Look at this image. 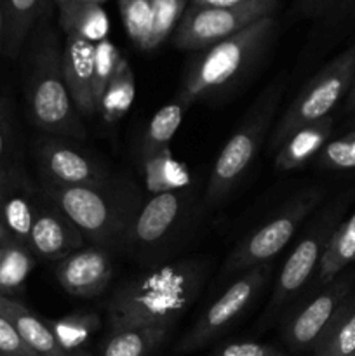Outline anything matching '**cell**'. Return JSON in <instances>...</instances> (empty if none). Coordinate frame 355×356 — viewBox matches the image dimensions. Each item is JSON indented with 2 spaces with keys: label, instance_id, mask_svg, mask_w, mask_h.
I'll use <instances>...</instances> for the list:
<instances>
[{
  "label": "cell",
  "instance_id": "cell-40",
  "mask_svg": "<svg viewBox=\"0 0 355 356\" xmlns=\"http://www.w3.org/2000/svg\"><path fill=\"white\" fill-rule=\"evenodd\" d=\"M3 37H6V13H3V0H0V52L3 49Z\"/></svg>",
  "mask_w": 355,
  "mask_h": 356
},
{
  "label": "cell",
  "instance_id": "cell-36",
  "mask_svg": "<svg viewBox=\"0 0 355 356\" xmlns=\"http://www.w3.org/2000/svg\"><path fill=\"white\" fill-rule=\"evenodd\" d=\"M10 138H13V125H10L9 104L0 96V170L9 165L7 153H9Z\"/></svg>",
  "mask_w": 355,
  "mask_h": 356
},
{
  "label": "cell",
  "instance_id": "cell-13",
  "mask_svg": "<svg viewBox=\"0 0 355 356\" xmlns=\"http://www.w3.org/2000/svg\"><path fill=\"white\" fill-rule=\"evenodd\" d=\"M44 193L14 163L0 170V229L7 240L28 247Z\"/></svg>",
  "mask_w": 355,
  "mask_h": 356
},
{
  "label": "cell",
  "instance_id": "cell-45",
  "mask_svg": "<svg viewBox=\"0 0 355 356\" xmlns=\"http://www.w3.org/2000/svg\"><path fill=\"white\" fill-rule=\"evenodd\" d=\"M268 356H284V355H282V353H278L277 350H274V351H271V353L268 355Z\"/></svg>",
  "mask_w": 355,
  "mask_h": 356
},
{
  "label": "cell",
  "instance_id": "cell-19",
  "mask_svg": "<svg viewBox=\"0 0 355 356\" xmlns=\"http://www.w3.org/2000/svg\"><path fill=\"white\" fill-rule=\"evenodd\" d=\"M0 313L14 325L28 348L38 356H68L56 341L47 322L9 296H0Z\"/></svg>",
  "mask_w": 355,
  "mask_h": 356
},
{
  "label": "cell",
  "instance_id": "cell-10",
  "mask_svg": "<svg viewBox=\"0 0 355 356\" xmlns=\"http://www.w3.org/2000/svg\"><path fill=\"white\" fill-rule=\"evenodd\" d=\"M270 275V264H261L244 271L239 278L226 287V291L205 309L190 332L178 344L176 353H190L200 350L211 341L218 339L226 332L247 308L267 284Z\"/></svg>",
  "mask_w": 355,
  "mask_h": 356
},
{
  "label": "cell",
  "instance_id": "cell-12",
  "mask_svg": "<svg viewBox=\"0 0 355 356\" xmlns=\"http://www.w3.org/2000/svg\"><path fill=\"white\" fill-rule=\"evenodd\" d=\"M42 184L49 186H101L110 179L104 163L63 138L47 136L35 143Z\"/></svg>",
  "mask_w": 355,
  "mask_h": 356
},
{
  "label": "cell",
  "instance_id": "cell-2",
  "mask_svg": "<svg viewBox=\"0 0 355 356\" xmlns=\"http://www.w3.org/2000/svg\"><path fill=\"white\" fill-rule=\"evenodd\" d=\"M42 191L94 247L106 252L129 249L136 216L145 202L131 179H108L101 186L42 184Z\"/></svg>",
  "mask_w": 355,
  "mask_h": 356
},
{
  "label": "cell",
  "instance_id": "cell-11",
  "mask_svg": "<svg viewBox=\"0 0 355 356\" xmlns=\"http://www.w3.org/2000/svg\"><path fill=\"white\" fill-rule=\"evenodd\" d=\"M191 198L194 191L190 186L150 195L136 216L129 249L143 259L159 256L187 225Z\"/></svg>",
  "mask_w": 355,
  "mask_h": 356
},
{
  "label": "cell",
  "instance_id": "cell-3",
  "mask_svg": "<svg viewBox=\"0 0 355 356\" xmlns=\"http://www.w3.org/2000/svg\"><path fill=\"white\" fill-rule=\"evenodd\" d=\"M58 35L45 28L33 42L26 79L28 115L37 129L63 139H86L82 117L73 104L61 66Z\"/></svg>",
  "mask_w": 355,
  "mask_h": 356
},
{
  "label": "cell",
  "instance_id": "cell-26",
  "mask_svg": "<svg viewBox=\"0 0 355 356\" xmlns=\"http://www.w3.org/2000/svg\"><path fill=\"white\" fill-rule=\"evenodd\" d=\"M190 106L184 103L181 97H174L171 103L164 104L159 111L152 117L148 122L143 134L141 141V156H148L152 153L160 152V149L169 148L171 139L180 129L181 122H183L184 111Z\"/></svg>",
  "mask_w": 355,
  "mask_h": 356
},
{
  "label": "cell",
  "instance_id": "cell-48",
  "mask_svg": "<svg viewBox=\"0 0 355 356\" xmlns=\"http://www.w3.org/2000/svg\"><path fill=\"white\" fill-rule=\"evenodd\" d=\"M354 356H355V355H354Z\"/></svg>",
  "mask_w": 355,
  "mask_h": 356
},
{
  "label": "cell",
  "instance_id": "cell-37",
  "mask_svg": "<svg viewBox=\"0 0 355 356\" xmlns=\"http://www.w3.org/2000/svg\"><path fill=\"white\" fill-rule=\"evenodd\" d=\"M274 348L260 343H233L221 348L212 356H268Z\"/></svg>",
  "mask_w": 355,
  "mask_h": 356
},
{
  "label": "cell",
  "instance_id": "cell-16",
  "mask_svg": "<svg viewBox=\"0 0 355 356\" xmlns=\"http://www.w3.org/2000/svg\"><path fill=\"white\" fill-rule=\"evenodd\" d=\"M84 240L86 238L80 229L70 221L68 216L44 195L28 238V249L31 254L40 259L58 263L82 249Z\"/></svg>",
  "mask_w": 355,
  "mask_h": 356
},
{
  "label": "cell",
  "instance_id": "cell-43",
  "mask_svg": "<svg viewBox=\"0 0 355 356\" xmlns=\"http://www.w3.org/2000/svg\"><path fill=\"white\" fill-rule=\"evenodd\" d=\"M348 302H352V305H355V291L352 292V296L348 298Z\"/></svg>",
  "mask_w": 355,
  "mask_h": 356
},
{
  "label": "cell",
  "instance_id": "cell-9",
  "mask_svg": "<svg viewBox=\"0 0 355 356\" xmlns=\"http://www.w3.org/2000/svg\"><path fill=\"white\" fill-rule=\"evenodd\" d=\"M277 0H249L233 7L188 6L173 33L174 47L202 51L239 33L249 24L274 16Z\"/></svg>",
  "mask_w": 355,
  "mask_h": 356
},
{
  "label": "cell",
  "instance_id": "cell-25",
  "mask_svg": "<svg viewBox=\"0 0 355 356\" xmlns=\"http://www.w3.org/2000/svg\"><path fill=\"white\" fill-rule=\"evenodd\" d=\"M315 356L355 355V305L345 302L312 348Z\"/></svg>",
  "mask_w": 355,
  "mask_h": 356
},
{
  "label": "cell",
  "instance_id": "cell-32",
  "mask_svg": "<svg viewBox=\"0 0 355 356\" xmlns=\"http://www.w3.org/2000/svg\"><path fill=\"white\" fill-rule=\"evenodd\" d=\"M319 169L354 170L355 169V129L336 139H329L315 156Z\"/></svg>",
  "mask_w": 355,
  "mask_h": 356
},
{
  "label": "cell",
  "instance_id": "cell-27",
  "mask_svg": "<svg viewBox=\"0 0 355 356\" xmlns=\"http://www.w3.org/2000/svg\"><path fill=\"white\" fill-rule=\"evenodd\" d=\"M136 97V79L131 65L122 58L117 73L111 79L110 86L103 92L100 101V115L104 124H115L122 120L131 110Z\"/></svg>",
  "mask_w": 355,
  "mask_h": 356
},
{
  "label": "cell",
  "instance_id": "cell-22",
  "mask_svg": "<svg viewBox=\"0 0 355 356\" xmlns=\"http://www.w3.org/2000/svg\"><path fill=\"white\" fill-rule=\"evenodd\" d=\"M141 169L146 191L150 195L183 190V188L190 186V174H188L187 167L174 159L171 148L143 156Z\"/></svg>",
  "mask_w": 355,
  "mask_h": 356
},
{
  "label": "cell",
  "instance_id": "cell-17",
  "mask_svg": "<svg viewBox=\"0 0 355 356\" xmlns=\"http://www.w3.org/2000/svg\"><path fill=\"white\" fill-rule=\"evenodd\" d=\"M94 59L96 44L80 35H66L61 49L63 76L77 111L86 118L97 113V101L94 96Z\"/></svg>",
  "mask_w": 355,
  "mask_h": 356
},
{
  "label": "cell",
  "instance_id": "cell-30",
  "mask_svg": "<svg viewBox=\"0 0 355 356\" xmlns=\"http://www.w3.org/2000/svg\"><path fill=\"white\" fill-rule=\"evenodd\" d=\"M187 7L188 0H153L152 30L146 51L157 49L164 40H167L171 33H174Z\"/></svg>",
  "mask_w": 355,
  "mask_h": 356
},
{
  "label": "cell",
  "instance_id": "cell-38",
  "mask_svg": "<svg viewBox=\"0 0 355 356\" xmlns=\"http://www.w3.org/2000/svg\"><path fill=\"white\" fill-rule=\"evenodd\" d=\"M188 2H190L188 6L195 7H233L249 0H188Z\"/></svg>",
  "mask_w": 355,
  "mask_h": 356
},
{
  "label": "cell",
  "instance_id": "cell-1",
  "mask_svg": "<svg viewBox=\"0 0 355 356\" xmlns=\"http://www.w3.org/2000/svg\"><path fill=\"white\" fill-rule=\"evenodd\" d=\"M204 261L184 259L152 266L122 284L106 306L110 330L127 327H174L205 282Z\"/></svg>",
  "mask_w": 355,
  "mask_h": 356
},
{
  "label": "cell",
  "instance_id": "cell-15",
  "mask_svg": "<svg viewBox=\"0 0 355 356\" xmlns=\"http://www.w3.org/2000/svg\"><path fill=\"white\" fill-rule=\"evenodd\" d=\"M54 273L66 294L82 299L97 298L113 278V261L106 250L89 247L58 261Z\"/></svg>",
  "mask_w": 355,
  "mask_h": 356
},
{
  "label": "cell",
  "instance_id": "cell-18",
  "mask_svg": "<svg viewBox=\"0 0 355 356\" xmlns=\"http://www.w3.org/2000/svg\"><path fill=\"white\" fill-rule=\"evenodd\" d=\"M333 127L334 118L329 115L292 132L277 148L275 169L278 172H289V170L301 169L303 165H306L310 160L319 155L324 145L329 141Z\"/></svg>",
  "mask_w": 355,
  "mask_h": 356
},
{
  "label": "cell",
  "instance_id": "cell-4",
  "mask_svg": "<svg viewBox=\"0 0 355 356\" xmlns=\"http://www.w3.org/2000/svg\"><path fill=\"white\" fill-rule=\"evenodd\" d=\"M274 31L275 17L267 16L205 49L191 65L178 97L191 104L235 82L260 59Z\"/></svg>",
  "mask_w": 355,
  "mask_h": 356
},
{
  "label": "cell",
  "instance_id": "cell-44",
  "mask_svg": "<svg viewBox=\"0 0 355 356\" xmlns=\"http://www.w3.org/2000/svg\"><path fill=\"white\" fill-rule=\"evenodd\" d=\"M6 235H3V233H2V229H0V243H2V242H6Z\"/></svg>",
  "mask_w": 355,
  "mask_h": 356
},
{
  "label": "cell",
  "instance_id": "cell-7",
  "mask_svg": "<svg viewBox=\"0 0 355 356\" xmlns=\"http://www.w3.org/2000/svg\"><path fill=\"white\" fill-rule=\"evenodd\" d=\"M324 197L322 188H308L285 202L267 222L251 232L228 256L223 277L244 273L254 266L268 264L296 235L299 226L306 221L313 209Z\"/></svg>",
  "mask_w": 355,
  "mask_h": 356
},
{
  "label": "cell",
  "instance_id": "cell-8",
  "mask_svg": "<svg viewBox=\"0 0 355 356\" xmlns=\"http://www.w3.org/2000/svg\"><path fill=\"white\" fill-rule=\"evenodd\" d=\"M354 197V191H347L340 198H336L326 211L320 212L312 228L305 233V236L299 240L298 245L292 249V252L289 254L284 266H282L281 273H278L277 284H275L270 301H268L267 309H265V318H274L308 284L313 273L319 270L324 250H326L334 229L343 221L345 212H347Z\"/></svg>",
  "mask_w": 355,
  "mask_h": 356
},
{
  "label": "cell",
  "instance_id": "cell-20",
  "mask_svg": "<svg viewBox=\"0 0 355 356\" xmlns=\"http://www.w3.org/2000/svg\"><path fill=\"white\" fill-rule=\"evenodd\" d=\"M173 327L148 325L110 330L101 346V356H150L169 336Z\"/></svg>",
  "mask_w": 355,
  "mask_h": 356
},
{
  "label": "cell",
  "instance_id": "cell-33",
  "mask_svg": "<svg viewBox=\"0 0 355 356\" xmlns=\"http://www.w3.org/2000/svg\"><path fill=\"white\" fill-rule=\"evenodd\" d=\"M124 56L118 52V49L111 44L108 38L96 44V59H94V96L97 101V113H100V101L106 87L110 86L111 79L117 73Z\"/></svg>",
  "mask_w": 355,
  "mask_h": 356
},
{
  "label": "cell",
  "instance_id": "cell-34",
  "mask_svg": "<svg viewBox=\"0 0 355 356\" xmlns=\"http://www.w3.org/2000/svg\"><path fill=\"white\" fill-rule=\"evenodd\" d=\"M354 2L355 0H294L292 16L301 19H329Z\"/></svg>",
  "mask_w": 355,
  "mask_h": 356
},
{
  "label": "cell",
  "instance_id": "cell-24",
  "mask_svg": "<svg viewBox=\"0 0 355 356\" xmlns=\"http://www.w3.org/2000/svg\"><path fill=\"white\" fill-rule=\"evenodd\" d=\"M37 266V257L23 243L6 240L0 243V296L17 294Z\"/></svg>",
  "mask_w": 355,
  "mask_h": 356
},
{
  "label": "cell",
  "instance_id": "cell-39",
  "mask_svg": "<svg viewBox=\"0 0 355 356\" xmlns=\"http://www.w3.org/2000/svg\"><path fill=\"white\" fill-rule=\"evenodd\" d=\"M345 110H347V113L354 115V117H355V79H354V82H352L350 90H348V94H347V101H345Z\"/></svg>",
  "mask_w": 355,
  "mask_h": 356
},
{
  "label": "cell",
  "instance_id": "cell-35",
  "mask_svg": "<svg viewBox=\"0 0 355 356\" xmlns=\"http://www.w3.org/2000/svg\"><path fill=\"white\" fill-rule=\"evenodd\" d=\"M0 355L3 356H38L24 344L13 323L0 313Z\"/></svg>",
  "mask_w": 355,
  "mask_h": 356
},
{
  "label": "cell",
  "instance_id": "cell-47",
  "mask_svg": "<svg viewBox=\"0 0 355 356\" xmlns=\"http://www.w3.org/2000/svg\"><path fill=\"white\" fill-rule=\"evenodd\" d=\"M0 356H3V355H0Z\"/></svg>",
  "mask_w": 355,
  "mask_h": 356
},
{
  "label": "cell",
  "instance_id": "cell-46",
  "mask_svg": "<svg viewBox=\"0 0 355 356\" xmlns=\"http://www.w3.org/2000/svg\"><path fill=\"white\" fill-rule=\"evenodd\" d=\"M86 2H96V3H100L101 0H86Z\"/></svg>",
  "mask_w": 355,
  "mask_h": 356
},
{
  "label": "cell",
  "instance_id": "cell-5",
  "mask_svg": "<svg viewBox=\"0 0 355 356\" xmlns=\"http://www.w3.org/2000/svg\"><path fill=\"white\" fill-rule=\"evenodd\" d=\"M284 89V76L274 80L265 89V92L260 94V97L254 101L242 124L237 127L232 138L223 146L211 170L207 186H205V207H214V205L221 204L253 165L254 159L270 131Z\"/></svg>",
  "mask_w": 355,
  "mask_h": 356
},
{
  "label": "cell",
  "instance_id": "cell-23",
  "mask_svg": "<svg viewBox=\"0 0 355 356\" xmlns=\"http://www.w3.org/2000/svg\"><path fill=\"white\" fill-rule=\"evenodd\" d=\"M59 24L65 35H80L93 44L108 38L106 14L96 2L72 0L66 6L59 7Z\"/></svg>",
  "mask_w": 355,
  "mask_h": 356
},
{
  "label": "cell",
  "instance_id": "cell-6",
  "mask_svg": "<svg viewBox=\"0 0 355 356\" xmlns=\"http://www.w3.org/2000/svg\"><path fill=\"white\" fill-rule=\"evenodd\" d=\"M355 79V42L331 59L317 75L310 79L278 118L270 134V148L275 149L298 129L329 117L336 104L350 90Z\"/></svg>",
  "mask_w": 355,
  "mask_h": 356
},
{
  "label": "cell",
  "instance_id": "cell-21",
  "mask_svg": "<svg viewBox=\"0 0 355 356\" xmlns=\"http://www.w3.org/2000/svg\"><path fill=\"white\" fill-rule=\"evenodd\" d=\"M355 263V212L334 229L317 270V284L326 287Z\"/></svg>",
  "mask_w": 355,
  "mask_h": 356
},
{
  "label": "cell",
  "instance_id": "cell-41",
  "mask_svg": "<svg viewBox=\"0 0 355 356\" xmlns=\"http://www.w3.org/2000/svg\"><path fill=\"white\" fill-rule=\"evenodd\" d=\"M70 356H93L89 353V351H86V350H79V351H75V353H72Z\"/></svg>",
  "mask_w": 355,
  "mask_h": 356
},
{
  "label": "cell",
  "instance_id": "cell-29",
  "mask_svg": "<svg viewBox=\"0 0 355 356\" xmlns=\"http://www.w3.org/2000/svg\"><path fill=\"white\" fill-rule=\"evenodd\" d=\"M47 323L61 350L68 356L82 350V346L89 341V337L94 332H97L101 327L100 316L90 312L70 313V315L51 320Z\"/></svg>",
  "mask_w": 355,
  "mask_h": 356
},
{
  "label": "cell",
  "instance_id": "cell-31",
  "mask_svg": "<svg viewBox=\"0 0 355 356\" xmlns=\"http://www.w3.org/2000/svg\"><path fill=\"white\" fill-rule=\"evenodd\" d=\"M118 7L131 42L146 51L152 30L153 0H118Z\"/></svg>",
  "mask_w": 355,
  "mask_h": 356
},
{
  "label": "cell",
  "instance_id": "cell-28",
  "mask_svg": "<svg viewBox=\"0 0 355 356\" xmlns=\"http://www.w3.org/2000/svg\"><path fill=\"white\" fill-rule=\"evenodd\" d=\"M40 2L42 0H3V13H6L3 52L10 58L19 54L23 42L26 40L37 19Z\"/></svg>",
  "mask_w": 355,
  "mask_h": 356
},
{
  "label": "cell",
  "instance_id": "cell-14",
  "mask_svg": "<svg viewBox=\"0 0 355 356\" xmlns=\"http://www.w3.org/2000/svg\"><path fill=\"white\" fill-rule=\"evenodd\" d=\"M355 275H340L285 322L284 337L294 350H310L354 292Z\"/></svg>",
  "mask_w": 355,
  "mask_h": 356
},
{
  "label": "cell",
  "instance_id": "cell-42",
  "mask_svg": "<svg viewBox=\"0 0 355 356\" xmlns=\"http://www.w3.org/2000/svg\"><path fill=\"white\" fill-rule=\"evenodd\" d=\"M54 2L58 3L59 7H63V6H66V3H70V2H72V0H54Z\"/></svg>",
  "mask_w": 355,
  "mask_h": 356
}]
</instances>
